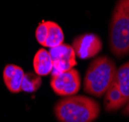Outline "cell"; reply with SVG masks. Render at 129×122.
<instances>
[{"label":"cell","instance_id":"cell-4","mask_svg":"<svg viewBox=\"0 0 129 122\" xmlns=\"http://www.w3.org/2000/svg\"><path fill=\"white\" fill-rule=\"evenodd\" d=\"M81 76L75 69H70L52 76L51 86L52 90L59 96H71L79 92L81 88Z\"/></svg>","mask_w":129,"mask_h":122},{"label":"cell","instance_id":"cell-2","mask_svg":"<svg viewBox=\"0 0 129 122\" xmlns=\"http://www.w3.org/2000/svg\"><path fill=\"white\" fill-rule=\"evenodd\" d=\"M109 44L116 57L129 53V0H118L113 12L109 30Z\"/></svg>","mask_w":129,"mask_h":122},{"label":"cell","instance_id":"cell-10","mask_svg":"<svg viewBox=\"0 0 129 122\" xmlns=\"http://www.w3.org/2000/svg\"><path fill=\"white\" fill-rule=\"evenodd\" d=\"M47 25H48V32L43 47L51 49L63 44L64 34L61 27L53 21H47Z\"/></svg>","mask_w":129,"mask_h":122},{"label":"cell","instance_id":"cell-13","mask_svg":"<svg viewBox=\"0 0 129 122\" xmlns=\"http://www.w3.org/2000/svg\"><path fill=\"white\" fill-rule=\"evenodd\" d=\"M123 113H124L125 115H129V101H128V103H127V105H126L124 110H123Z\"/></svg>","mask_w":129,"mask_h":122},{"label":"cell","instance_id":"cell-8","mask_svg":"<svg viewBox=\"0 0 129 122\" xmlns=\"http://www.w3.org/2000/svg\"><path fill=\"white\" fill-rule=\"evenodd\" d=\"M112 85L118 91L123 103L126 105L129 101V61L116 69Z\"/></svg>","mask_w":129,"mask_h":122},{"label":"cell","instance_id":"cell-9","mask_svg":"<svg viewBox=\"0 0 129 122\" xmlns=\"http://www.w3.org/2000/svg\"><path fill=\"white\" fill-rule=\"evenodd\" d=\"M33 68L38 76H48L52 73V61L50 52L45 49H41L36 52L33 59Z\"/></svg>","mask_w":129,"mask_h":122},{"label":"cell","instance_id":"cell-11","mask_svg":"<svg viewBox=\"0 0 129 122\" xmlns=\"http://www.w3.org/2000/svg\"><path fill=\"white\" fill-rule=\"evenodd\" d=\"M42 78L40 76H36L33 73L24 74V77L21 83V91L24 92H34L41 86Z\"/></svg>","mask_w":129,"mask_h":122},{"label":"cell","instance_id":"cell-1","mask_svg":"<svg viewBox=\"0 0 129 122\" xmlns=\"http://www.w3.org/2000/svg\"><path fill=\"white\" fill-rule=\"evenodd\" d=\"M99 113L98 102L82 95L67 96L54 106V114L59 122H93Z\"/></svg>","mask_w":129,"mask_h":122},{"label":"cell","instance_id":"cell-12","mask_svg":"<svg viewBox=\"0 0 129 122\" xmlns=\"http://www.w3.org/2000/svg\"><path fill=\"white\" fill-rule=\"evenodd\" d=\"M47 32H48V25H47V21H43L38 25L36 32H35V36H36V40L38 41L40 45H44L46 41V37H47Z\"/></svg>","mask_w":129,"mask_h":122},{"label":"cell","instance_id":"cell-3","mask_svg":"<svg viewBox=\"0 0 129 122\" xmlns=\"http://www.w3.org/2000/svg\"><path fill=\"white\" fill-rule=\"evenodd\" d=\"M116 72V64L111 58L106 55L95 58L84 76V91L95 97H102L113 83Z\"/></svg>","mask_w":129,"mask_h":122},{"label":"cell","instance_id":"cell-5","mask_svg":"<svg viewBox=\"0 0 129 122\" xmlns=\"http://www.w3.org/2000/svg\"><path fill=\"white\" fill-rule=\"evenodd\" d=\"M49 52L52 61V76L73 69L77 65V56L72 46L61 44L57 47L51 48Z\"/></svg>","mask_w":129,"mask_h":122},{"label":"cell","instance_id":"cell-6","mask_svg":"<svg viewBox=\"0 0 129 122\" xmlns=\"http://www.w3.org/2000/svg\"><path fill=\"white\" fill-rule=\"evenodd\" d=\"M72 48L76 56L82 59L94 57L102 50V41L95 34H82L74 39Z\"/></svg>","mask_w":129,"mask_h":122},{"label":"cell","instance_id":"cell-7","mask_svg":"<svg viewBox=\"0 0 129 122\" xmlns=\"http://www.w3.org/2000/svg\"><path fill=\"white\" fill-rule=\"evenodd\" d=\"M24 77V71L17 65L8 64L3 71V80L10 92L19 93L21 91V83Z\"/></svg>","mask_w":129,"mask_h":122}]
</instances>
